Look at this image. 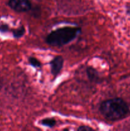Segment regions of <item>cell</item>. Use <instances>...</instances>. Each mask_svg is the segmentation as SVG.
<instances>
[{"mask_svg":"<svg viewBox=\"0 0 130 131\" xmlns=\"http://www.w3.org/2000/svg\"><path fill=\"white\" fill-rule=\"evenodd\" d=\"M126 12L127 15L130 16V4H128L126 6Z\"/></svg>","mask_w":130,"mask_h":131,"instance_id":"obj_11","label":"cell"},{"mask_svg":"<svg viewBox=\"0 0 130 131\" xmlns=\"http://www.w3.org/2000/svg\"><path fill=\"white\" fill-rule=\"evenodd\" d=\"M8 5L17 13L26 12L29 11L32 7L30 0H9Z\"/></svg>","mask_w":130,"mask_h":131,"instance_id":"obj_3","label":"cell"},{"mask_svg":"<svg viewBox=\"0 0 130 131\" xmlns=\"http://www.w3.org/2000/svg\"><path fill=\"white\" fill-rule=\"evenodd\" d=\"M13 37L15 38H20L24 35L25 33V28L24 26H20L16 29H13L11 30Z\"/></svg>","mask_w":130,"mask_h":131,"instance_id":"obj_6","label":"cell"},{"mask_svg":"<svg viewBox=\"0 0 130 131\" xmlns=\"http://www.w3.org/2000/svg\"><path fill=\"white\" fill-rule=\"evenodd\" d=\"M28 61H29V65L33 67L36 68V69L42 67V63L36 58L31 56L28 59Z\"/></svg>","mask_w":130,"mask_h":131,"instance_id":"obj_8","label":"cell"},{"mask_svg":"<svg viewBox=\"0 0 130 131\" xmlns=\"http://www.w3.org/2000/svg\"><path fill=\"white\" fill-rule=\"evenodd\" d=\"M86 74L88 79L90 81L96 83H100L101 78L99 75V72L96 69L93 67L89 66L86 68Z\"/></svg>","mask_w":130,"mask_h":131,"instance_id":"obj_5","label":"cell"},{"mask_svg":"<svg viewBox=\"0 0 130 131\" xmlns=\"http://www.w3.org/2000/svg\"><path fill=\"white\" fill-rule=\"evenodd\" d=\"M80 33L81 28L79 27H62L48 33L45 38V42L50 46L61 47L72 42Z\"/></svg>","mask_w":130,"mask_h":131,"instance_id":"obj_2","label":"cell"},{"mask_svg":"<svg viewBox=\"0 0 130 131\" xmlns=\"http://www.w3.org/2000/svg\"><path fill=\"white\" fill-rule=\"evenodd\" d=\"M64 60L61 56H56L49 62L50 66L51 74L54 76V79H56L61 72L64 65Z\"/></svg>","mask_w":130,"mask_h":131,"instance_id":"obj_4","label":"cell"},{"mask_svg":"<svg viewBox=\"0 0 130 131\" xmlns=\"http://www.w3.org/2000/svg\"><path fill=\"white\" fill-rule=\"evenodd\" d=\"M0 19H1V17H0Z\"/></svg>","mask_w":130,"mask_h":131,"instance_id":"obj_12","label":"cell"},{"mask_svg":"<svg viewBox=\"0 0 130 131\" xmlns=\"http://www.w3.org/2000/svg\"><path fill=\"white\" fill-rule=\"evenodd\" d=\"M77 130L79 131H87V130H94L93 128L90 127L89 126H85V125H82V126H80L77 129Z\"/></svg>","mask_w":130,"mask_h":131,"instance_id":"obj_10","label":"cell"},{"mask_svg":"<svg viewBox=\"0 0 130 131\" xmlns=\"http://www.w3.org/2000/svg\"><path fill=\"white\" fill-rule=\"evenodd\" d=\"M10 31V28H9L8 25L6 24H3L0 25V32L3 33H7Z\"/></svg>","mask_w":130,"mask_h":131,"instance_id":"obj_9","label":"cell"},{"mask_svg":"<svg viewBox=\"0 0 130 131\" xmlns=\"http://www.w3.org/2000/svg\"><path fill=\"white\" fill-rule=\"evenodd\" d=\"M40 123L41 125H43V126L52 128L56 125L57 121L53 118H45L42 119Z\"/></svg>","mask_w":130,"mask_h":131,"instance_id":"obj_7","label":"cell"},{"mask_svg":"<svg viewBox=\"0 0 130 131\" xmlns=\"http://www.w3.org/2000/svg\"><path fill=\"white\" fill-rule=\"evenodd\" d=\"M99 111L107 120L115 122L122 120L130 113L127 102L120 97L105 100L100 104Z\"/></svg>","mask_w":130,"mask_h":131,"instance_id":"obj_1","label":"cell"}]
</instances>
